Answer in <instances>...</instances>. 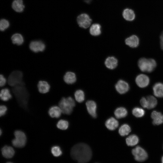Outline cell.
Here are the masks:
<instances>
[{
  "instance_id": "ba28073f",
  "label": "cell",
  "mask_w": 163,
  "mask_h": 163,
  "mask_svg": "<svg viewBox=\"0 0 163 163\" xmlns=\"http://www.w3.org/2000/svg\"><path fill=\"white\" fill-rule=\"evenodd\" d=\"M92 20L88 14H82L77 18V22L79 26L84 28H87L90 25Z\"/></svg>"
},
{
  "instance_id": "7402d4cb",
  "label": "cell",
  "mask_w": 163,
  "mask_h": 163,
  "mask_svg": "<svg viewBox=\"0 0 163 163\" xmlns=\"http://www.w3.org/2000/svg\"><path fill=\"white\" fill-rule=\"evenodd\" d=\"M12 7L15 11L18 12H22L24 8L22 0H14L12 2Z\"/></svg>"
},
{
  "instance_id": "8d00e7d4",
  "label": "cell",
  "mask_w": 163,
  "mask_h": 163,
  "mask_svg": "<svg viewBox=\"0 0 163 163\" xmlns=\"http://www.w3.org/2000/svg\"><path fill=\"white\" fill-rule=\"evenodd\" d=\"M7 108L4 105H2L0 107V116L1 117L4 115L7 111Z\"/></svg>"
},
{
  "instance_id": "2e32d148",
  "label": "cell",
  "mask_w": 163,
  "mask_h": 163,
  "mask_svg": "<svg viewBox=\"0 0 163 163\" xmlns=\"http://www.w3.org/2000/svg\"><path fill=\"white\" fill-rule=\"evenodd\" d=\"M105 125L109 130H113L116 129L119 125V122L115 118L111 117L106 121Z\"/></svg>"
},
{
  "instance_id": "44dd1931",
  "label": "cell",
  "mask_w": 163,
  "mask_h": 163,
  "mask_svg": "<svg viewBox=\"0 0 163 163\" xmlns=\"http://www.w3.org/2000/svg\"><path fill=\"white\" fill-rule=\"evenodd\" d=\"M123 16L126 20L129 21L133 20L135 17V14L133 11L129 8H126L123 10Z\"/></svg>"
},
{
  "instance_id": "b9f144b4",
  "label": "cell",
  "mask_w": 163,
  "mask_h": 163,
  "mask_svg": "<svg viewBox=\"0 0 163 163\" xmlns=\"http://www.w3.org/2000/svg\"><path fill=\"white\" fill-rule=\"evenodd\" d=\"M0 135H1V134H2V130L1 129L0 130Z\"/></svg>"
},
{
  "instance_id": "f35d334b",
  "label": "cell",
  "mask_w": 163,
  "mask_h": 163,
  "mask_svg": "<svg viewBox=\"0 0 163 163\" xmlns=\"http://www.w3.org/2000/svg\"><path fill=\"white\" fill-rule=\"evenodd\" d=\"M160 45L161 48L163 50V38H160Z\"/></svg>"
},
{
  "instance_id": "e0dca14e",
  "label": "cell",
  "mask_w": 163,
  "mask_h": 163,
  "mask_svg": "<svg viewBox=\"0 0 163 163\" xmlns=\"http://www.w3.org/2000/svg\"><path fill=\"white\" fill-rule=\"evenodd\" d=\"M3 156L6 158H11L13 157L14 154V151L11 146L5 145L1 150Z\"/></svg>"
},
{
  "instance_id": "ffe728a7",
  "label": "cell",
  "mask_w": 163,
  "mask_h": 163,
  "mask_svg": "<svg viewBox=\"0 0 163 163\" xmlns=\"http://www.w3.org/2000/svg\"><path fill=\"white\" fill-rule=\"evenodd\" d=\"M37 87L39 92L43 94L48 92L50 88L49 84L46 82L42 81L38 82Z\"/></svg>"
},
{
  "instance_id": "52a82bcc",
  "label": "cell",
  "mask_w": 163,
  "mask_h": 163,
  "mask_svg": "<svg viewBox=\"0 0 163 163\" xmlns=\"http://www.w3.org/2000/svg\"><path fill=\"white\" fill-rule=\"evenodd\" d=\"M135 159L138 162H143L146 160L148 157L147 152L142 147L138 146L132 151Z\"/></svg>"
},
{
  "instance_id": "74e56055",
  "label": "cell",
  "mask_w": 163,
  "mask_h": 163,
  "mask_svg": "<svg viewBox=\"0 0 163 163\" xmlns=\"http://www.w3.org/2000/svg\"><path fill=\"white\" fill-rule=\"evenodd\" d=\"M6 82V79L3 75H0V85L2 87L5 85Z\"/></svg>"
},
{
  "instance_id": "ac0fdd59",
  "label": "cell",
  "mask_w": 163,
  "mask_h": 163,
  "mask_svg": "<svg viewBox=\"0 0 163 163\" xmlns=\"http://www.w3.org/2000/svg\"><path fill=\"white\" fill-rule=\"evenodd\" d=\"M62 111L59 107L56 106L50 107L48 110L50 116L52 118H58L61 115Z\"/></svg>"
},
{
  "instance_id": "484cf974",
  "label": "cell",
  "mask_w": 163,
  "mask_h": 163,
  "mask_svg": "<svg viewBox=\"0 0 163 163\" xmlns=\"http://www.w3.org/2000/svg\"><path fill=\"white\" fill-rule=\"evenodd\" d=\"M101 26L98 24H93L90 27L89 31L90 34L93 36H97L101 33Z\"/></svg>"
},
{
  "instance_id": "60d3db41",
  "label": "cell",
  "mask_w": 163,
  "mask_h": 163,
  "mask_svg": "<svg viewBox=\"0 0 163 163\" xmlns=\"http://www.w3.org/2000/svg\"><path fill=\"white\" fill-rule=\"evenodd\" d=\"M161 163H163V156L161 157Z\"/></svg>"
},
{
  "instance_id": "ab89813d",
  "label": "cell",
  "mask_w": 163,
  "mask_h": 163,
  "mask_svg": "<svg viewBox=\"0 0 163 163\" xmlns=\"http://www.w3.org/2000/svg\"><path fill=\"white\" fill-rule=\"evenodd\" d=\"M160 39L163 38V31L162 32L161 34L160 37Z\"/></svg>"
},
{
  "instance_id": "8fae6325",
  "label": "cell",
  "mask_w": 163,
  "mask_h": 163,
  "mask_svg": "<svg viewBox=\"0 0 163 163\" xmlns=\"http://www.w3.org/2000/svg\"><path fill=\"white\" fill-rule=\"evenodd\" d=\"M115 87L117 91L121 94L127 92L129 88L128 83L122 80H120L117 82L115 85Z\"/></svg>"
},
{
  "instance_id": "7c38bea8",
  "label": "cell",
  "mask_w": 163,
  "mask_h": 163,
  "mask_svg": "<svg viewBox=\"0 0 163 163\" xmlns=\"http://www.w3.org/2000/svg\"><path fill=\"white\" fill-rule=\"evenodd\" d=\"M86 105L89 113L93 118H96L97 105L95 102L92 100L88 101L86 103Z\"/></svg>"
},
{
  "instance_id": "277c9868",
  "label": "cell",
  "mask_w": 163,
  "mask_h": 163,
  "mask_svg": "<svg viewBox=\"0 0 163 163\" xmlns=\"http://www.w3.org/2000/svg\"><path fill=\"white\" fill-rule=\"evenodd\" d=\"M59 105L63 113L70 115L75 106V102L71 97H62L59 101Z\"/></svg>"
},
{
  "instance_id": "4dcf8cb0",
  "label": "cell",
  "mask_w": 163,
  "mask_h": 163,
  "mask_svg": "<svg viewBox=\"0 0 163 163\" xmlns=\"http://www.w3.org/2000/svg\"><path fill=\"white\" fill-rule=\"evenodd\" d=\"M75 97L76 100L79 103H81L85 100V94L83 91L78 90L75 92Z\"/></svg>"
},
{
  "instance_id": "6da1fadb",
  "label": "cell",
  "mask_w": 163,
  "mask_h": 163,
  "mask_svg": "<svg viewBox=\"0 0 163 163\" xmlns=\"http://www.w3.org/2000/svg\"><path fill=\"white\" fill-rule=\"evenodd\" d=\"M71 154L72 158L79 163H86L91 159L92 152L88 145L79 143L72 147Z\"/></svg>"
},
{
  "instance_id": "7a4b0ae2",
  "label": "cell",
  "mask_w": 163,
  "mask_h": 163,
  "mask_svg": "<svg viewBox=\"0 0 163 163\" xmlns=\"http://www.w3.org/2000/svg\"><path fill=\"white\" fill-rule=\"evenodd\" d=\"M12 91L20 106L25 109H27L29 94L23 83L14 86Z\"/></svg>"
},
{
  "instance_id": "d6986e66",
  "label": "cell",
  "mask_w": 163,
  "mask_h": 163,
  "mask_svg": "<svg viewBox=\"0 0 163 163\" xmlns=\"http://www.w3.org/2000/svg\"><path fill=\"white\" fill-rule=\"evenodd\" d=\"M118 64L117 59L113 56L109 57L107 58L105 62V66L108 68L113 69L117 66Z\"/></svg>"
},
{
  "instance_id": "8992f818",
  "label": "cell",
  "mask_w": 163,
  "mask_h": 163,
  "mask_svg": "<svg viewBox=\"0 0 163 163\" xmlns=\"http://www.w3.org/2000/svg\"><path fill=\"white\" fill-rule=\"evenodd\" d=\"M23 74L19 71H15L12 72L8 78V83L9 85L12 86L21 84L22 82Z\"/></svg>"
},
{
  "instance_id": "4fadbf2b",
  "label": "cell",
  "mask_w": 163,
  "mask_h": 163,
  "mask_svg": "<svg viewBox=\"0 0 163 163\" xmlns=\"http://www.w3.org/2000/svg\"><path fill=\"white\" fill-rule=\"evenodd\" d=\"M151 117L153 125H158L163 123V115L161 113L154 111L151 113Z\"/></svg>"
},
{
  "instance_id": "836d02e7",
  "label": "cell",
  "mask_w": 163,
  "mask_h": 163,
  "mask_svg": "<svg viewBox=\"0 0 163 163\" xmlns=\"http://www.w3.org/2000/svg\"><path fill=\"white\" fill-rule=\"evenodd\" d=\"M51 152L53 155L55 157H59L62 153L60 147L58 146H54L51 149Z\"/></svg>"
},
{
  "instance_id": "9c48e42d",
  "label": "cell",
  "mask_w": 163,
  "mask_h": 163,
  "mask_svg": "<svg viewBox=\"0 0 163 163\" xmlns=\"http://www.w3.org/2000/svg\"><path fill=\"white\" fill-rule=\"evenodd\" d=\"M135 81L136 83L139 87L144 88L149 85L150 79L149 77L146 75L140 74L136 77Z\"/></svg>"
},
{
  "instance_id": "cb8c5ba5",
  "label": "cell",
  "mask_w": 163,
  "mask_h": 163,
  "mask_svg": "<svg viewBox=\"0 0 163 163\" xmlns=\"http://www.w3.org/2000/svg\"><path fill=\"white\" fill-rule=\"evenodd\" d=\"M127 110L125 108L120 107L117 108L114 111V114L116 117L120 119L125 117L127 115Z\"/></svg>"
},
{
  "instance_id": "7bdbcfd3",
  "label": "cell",
  "mask_w": 163,
  "mask_h": 163,
  "mask_svg": "<svg viewBox=\"0 0 163 163\" xmlns=\"http://www.w3.org/2000/svg\"><path fill=\"white\" fill-rule=\"evenodd\" d=\"M6 163H12L11 162H7Z\"/></svg>"
},
{
  "instance_id": "9a60e30c",
  "label": "cell",
  "mask_w": 163,
  "mask_h": 163,
  "mask_svg": "<svg viewBox=\"0 0 163 163\" xmlns=\"http://www.w3.org/2000/svg\"><path fill=\"white\" fill-rule=\"evenodd\" d=\"M154 95L158 97H163V83L157 82L155 84L153 87Z\"/></svg>"
},
{
  "instance_id": "f546056e",
  "label": "cell",
  "mask_w": 163,
  "mask_h": 163,
  "mask_svg": "<svg viewBox=\"0 0 163 163\" xmlns=\"http://www.w3.org/2000/svg\"><path fill=\"white\" fill-rule=\"evenodd\" d=\"M148 102V107L147 109H150L154 108L157 104V101L154 96L150 95L146 97Z\"/></svg>"
},
{
  "instance_id": "d6a6232c",
  "label": "cell",
  "mask_w": 163,
  "mask_h": 163,
  "mask_svg": "<svg viewBox=\"0 0 163 163\" xmlns=\"http://www.w3.org/2000/svg\"><path fill=\"white\" fill-rule=\"evenodd\" d=\"M56 126L57 127L62 130H66L69 126L68 122L65 120H60L57 122Z\"/></svg>"
},
{
  "instance_id": "5b68a950",
  "label": "cell",
  "mask_w": 163,
  "mask_h": 163,
  "mask_svg": "<svg viewBox=\"0 0 163 163\" xmlns=\"http://www.w3.org/2000/svg\"><path fill=\"white\" fill-rule=\"evenodd\" d=\"M15 138L12 141L13 145L17 148H22L25 145L27 138L25 133L21 131L17 130L14 133Z\"/></svg>"
},
{
  "instance_id": "5bb4252c",
  "label": "cell",
  "mask_w": 163,
  "mask_h": 163,
  "mask_svg": "<svg viewBox=\"0 0 163 163\" xmlns=\"http://www.w3.org/2000/svg\"><path fill=\"white\" fill-rule=\"evenodd\" d=\"M126 45L132 48H136L139 44V39L138 37L135 35L131 36L126 38L125 40Z\"/></svg>"
},
{
  "instance_id": "3957f363",
  "label": "cell",
  "mask_w": 163,
  "mask_h": 163,
  "mask_svg": "<svg viewBox=\"0 0 163 163\" xmlns=\"http://www.w3.org/2000/svg\"><path fill=\"white\" fill-rule=\"evenodd\" d=\"M138 65L139 69L142 72H151L156 67L157 63L153 59L142 58L138 60Z\"/></svg>"
},
{
  "instance_id": "603a6c76",
  "label": "cell",
  "mask_w": 163,
  "mask_h": 163,
  "mask_svg": "<svg viewBox=\"0 0 163 163\" xmlns=\"http://www.w3.org/2000/svg\"><path fill=\"white\" fill-rule=\"evenodd\" d=\"M75 74L72 72H68L66 73L64 77V80L68 84H72L76 81Z\"/></svg>"
},
{
  "instance_id": "d590c367",
  "label": "cell",
  "mask_w": 163,
  "mask_h": 163,
  "mask_svg": "<svg viewBox=\"0 0 163 163\" xmlns=\"http://www.w3.org/2000/svg\"><path fill=\"white\" fill-rule=\"evenodd\" d=\"M140 103L143 107L147 108L148 104L146 98L144 97H142L140 100Z\"/></svg>"
},
{
  "instance_id": "1f68e13d",
  "label": "cell",
  "mask_w": 163,
  "mask_h": 163,
  "mask_svg": "<svg viewBox=\"0 0 163 163\" xmlns=\"http://www.w3.org/2000/svg\"><path fill=\"white\" fill-rule=\"evenodd\" d=\"M132 113L135 117H141L144 116L145 114L144 110L139 107H135L132 110Z\"/></svg>"
},
{
  "instance_id": "d4e9b609",
  "label": "cell",
  "mask_w": 163,
  "mask_h": 163,
  "mask_svg": "<svg viewBox=\"0 0 163 163\" xmlns=\"http://www.w3.org/2000/svg\"><path fill=\"white\" fill-rule=\"evenodd\" d=\"M139 141V139L138 136L134 134L129 136L126 139V143L129 146H134L138 143Z\"/></svg>"
},
{
  "instance_id": "e575fe53",
  "label": "cell",
  "mask_w": 163,
  "mask_h": 163,
  "mask_svg": "<svg viewBox=\"0 0 163 163\" xmlns=\"http://www.w3.org/2000/svg\"><path fill=\"white\" fill-rule=\"evenodd\" d=\"M9 26V23L8 21L5 19H2L0 22V29L1 31H4Z\"/></svg>"
},
{
  "instance_id": "4316f807",
  "label": "cell",
  "mask_w": 163,
  "mask_h": 163,
  "mask_svg": "<svg viewBox=\"0 0 163 163\" xmlns=\"http://www.w3.org/2000/svg\"><path fill=\"white\" fill-rule=\"evenodd\" d=\"M0 97L1 99L5 101H7L12 98L10 91L8 88H3L1 90Z\"/></svg>"
},
{
  "instance_id": "30bf717a",
  "label": "cell",
  "mask_w": 163,
  "mask_h": 163,
  "mask_svg": "<svg viewBox=\"0 0 163 163\" xmlns=\"http://www.w3.org/2000/svg\"><path fill=\"white\" fill-rule=\"evenodd\" d=\"M29 48L33 52L37 53L43 51L45 48V45L41 41L34 40L30 43Z\"/></svg>"
},
{
  "instance_id": "83f0119b",
  "label": "cell",
  "mask_w": 163,
  "mask_h": 163,
  "mask_svg": "<svg viewBox=\"0 0 163 163\" xmlns=\"http://www.w3.org/2000/svg\"><path fill=\"white\" fill-rule=\"evenodd\" d=\"M11 40L13 43L18 45H21L24 42L23 36L19 34H13L11 37Z\"/></svg>"
},
{
  "instance_id": "f1b7e54d",
  "label": "cell",
  "mask_w": 163,
  "mask_h": 163,
  "mask_svg": "<svg viewBox=\"0 0 163 163\" xmlns=\"http://www.w3.org/2000/svg\"><path fill=\"white\" fill-rule=\"evenodd\" d=\"M131 131L130 126L127 124L122 125L119 128V133L122 136H124L128 135Z\"/></svg>"
}]
</instances>
